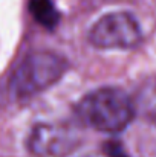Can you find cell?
<instances>
[{
  "instance_id": "52a82bcc",
  "label": "cell",
  "mask_w": 156,
  "mask_h": 157,
  "mask_svg": "<svg viewBox=\"0 0 156 157\" xmlns=\"http://www.w3.org/2000/svg\"><path fill=\"white\" fill-rule=\"evenodd\" d=\"M86 157H107V156L103 153V154H89V156H86Z\"/></svg>"
},
{
  "instance_id": "6da1fadb",
  "label": "cell",
  "mask_w": 156,
  "mask_h": 157,
  "mask_svg": "<svg viewBox=\"0 0 156 157\" xmlns=\"http://www.w3.org/2000/svg\"><path fill=\"white\" fill-rule=\"evenodd\" d=\"M77 114L87 127L115 134L132 122L133 104L124 90L103 87L87 93L78 102Z\"/></svg>"
},
{
  "instance_id": "277c9868",
  "label": "cell",
  "mask_w": 156,
  "mask_h": 157,
  "mask_svg": "<svg viewBox=\"0 0 156 157\" xmlns=\"http://www.w3.org/2000/svg\"><path fill=\"white\" fill-rule=\"evenodd\" d=\"M78 145V139L72 130L54 125L38 124L32 128L28 139L29 151L37 157H64Z\"/></svg>"
},
{
  "instance_id": "3957f363",
  "label": "cell",
  "mask_w": 156,
  "mask_h": 157,
  "mask_svg": "<svg viewBox=\"0 0 156 157\" xmlns=\"http://www.w3.org/2000/svg\"><path fill=\"white\" fill-rule=\"evenodd\" d=\"M89 40L100 49H132L142 41V32L132 14L110 12L92 26Z\"/></svg>"
},
{
  "instance_id": "8992f818",
  "label": "cell",
  "mask_w": 156,
  "mask_h": 157,
  "mask_svg": "<svg viewBox=\"0 0 156 157\" xmlns=\"http://www.w3.org/2000/svg\"><path fill=\"white\" fill-rule=\"evenodd\" d=\"M103 153L107 157H129L124 147L119 142H115V140L106 142V145L103 147Z\"/></svg>"
},
{
  "instance_id": "7a4b0ae2",
  "label": "cell",
  "mask_w": 156,
  "mask_h": 157,
  "mask_svg": "<svg viewBox=\"0 0 156 157\" xmlns=\"http://www.w3.org/2000/svg\"><path fill=\"white\" fill-rule=\"evenodd\" d=\"M67 63L49 51L29 53L14 70L9 79V90L17 98L38 95L54 86L66 72Z\"/></svg>"
},
{
  "instance_id": "5b68a950",
  "label": "cell",
  "mask_w": 156,
  "mask_h": 157,
  "mask_svg": "<svg viewBox=\"0 0 156 157\" xmlns=\"http://www.w3.org/2000/svg\"><path fill=\"white\" fill-rule=\"evenodd\" d=\"M29 11L34 20L46 29H54L60 21V12L52 0H31Z\"/></svg>"
}]
</instances>
